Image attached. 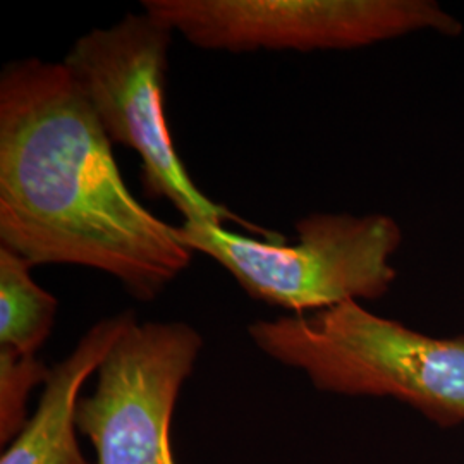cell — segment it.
<instances>
[{
    "label": "cell",
    "mask_w": 464,
    "mask_h": 464,
    "mask_svg": "<svg viewBox=\"0 0 464 464\" xmlns=\"http://www.w3.org/2000/svg\"><path fill=\"white\" fill-rule=\"evenodd\" d=\"M50 368L36 356L0 348V444L5 448L28 423V399L45 385Z\"/></svg>",
    "instance_id": "9"
},
{
    "label": "cell",
    "mask_w": 464,
    "mask_h": 464,
    "mask_svg": "<svg viewBox=\"0 0 464 464\" xmlns=\"http://www.w3.org/2000/svg\"><path fill=\"white\" fill-rule=\"evenodd\" d=\"M112 141L63 63L23 59L0 74V246L32 266L109 274L138 301L191 266L176 226L122 179Z\"/></svg>",
    "instance_id": "1"
},
{
    "label": "cell",
    "mask_w": 464,
    "mask_h": 464,
    "mask_svg": "<svg viewBox=\"0 0 464 464\" xmlns=\"http://www.w3.org/2000/svg\"><path fill=\"white\" fill-rule=\"evenodd\" d=\"M32 268L0 246V348L36 356L52 334L59 303L34 282Z\"/></svg>",
    "instance_id": "8"
},
{
    "label": "cell",
    "mask_w": 464,
    "mask_h": 464,
    "mask_svg": "<svg viewBox=\"0 0 464 464\" xmlns=\"http://www.w3.org/2000/svg\"><path fill=\"white\" fill-rule=\"evenodd\" d=\"M134 320L133 312L100 320L63 362L50 368L34 415L4 448L0 464H92L76 439V404L84 382L99 372L114 343Z\"/></svg>",
    "instance_id": "7"
},
{
    "label": "cell",
    "mask_w": 464,
    "mask_h": 464,
    "mask_svg": "<svg viewBox=\"0 0 464 464\" xmlns=\"http://www.w3.org/2000/svg\"><path fill=\"white\" fill-rule=\"evenodd\" d=\"M296 241L260 239L207 222H184L176 236L212 258L249 298L304 315L346 301H375L396 282L392 258L402 243L387 214H310Z\"/></svg>",
    "instance_id": "3"
},
{
    "label": "cell",
    "mask_w": 464,
    "mask_h": 464,
    "mask_svg": "<svg viewBox=\"0 0 464 464\" xmlns=\"http://www.w3.org/2000/svg\"><path fill=\"white\" fill-rule=\"evenodd\" d=\"M172 34L145 11L130 13L109 28L78 38L63 64L112 145L138 153L141 181L150 197L167 199L184 222H234L264 239H282L276 232L253 227L207 197L184 167L164 109Z\"/></svg>",
    "instance_id": "4"
},
{
    "label": "cell",
    "mask_w": 464,
    "mask_h": 464,
    "mask_svg": "<svg viewBox=\"0 0 464 464\" xmlns=\"http://www.w3.org/2000/svg\"><path fill=\"white\" fill-rule=\"evenodd\" d=\"M203 337L186 322H138L121 334L76 404V427L95 464H176L170 427Z\"/></svg>",
    "instance_id": "6"
},
{
    "label": "cell",
    "mask_w": 464,
    "mask_h": 464,
    "mask_svg": "<svg viewBox=\"0 0 464 464\" xmlns=\"http://www.w3.org/2000/svg\"><path fill=\"white\" fill-rule=\"evenodd\" d=\"M143 11L198 49L237 53L363 49L418 32H463L433 0H145Z\"/></svg>",
    "instance_id": "5"
},
{
    "label": "cell",
    "mask_w": 464,
    "mask_h": 464,
    "mask_svg": "<svg viewBox=\"0 0 464 464\" xmlns=\"http://www.w3.org/2000/svg\"><path fill=\"white\" fill-rule=\"evenodd\" d=\"M248 335L322 392L396 399L437 425H464V335H429L375 315L360 301L256 320Z\"/></svg>",
    "instance_id": "2"
}]
</instances>
